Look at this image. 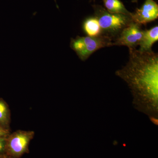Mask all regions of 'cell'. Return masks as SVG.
<instances>
[{"label": "cell", "instance_id": "obj_1", "mask_svg": "<svg viewBox=\"0 0 158 158\" xmlns=\"http://www.w3.org/2000/svg\"><path fill=\"white\" fill-rule=\"evenodd\" d=\"M129 51L128 62L115 74L129 87L135 109L158 125V54L136 48Z\"/></svg>", "mask_w": 158, "mask_h": 158}, {"label": "cell", "instance_id": "obj_2", "mask_svg": "<svg viewBox=\"0 0 158 158\" xmlns=\"http://www.w3.org/2000/svg\"><path fill=\"white\" fill-rule=\"evenodd\" d=\"M93 8L94 16L98 20L101 28L102 35L113 42L122 31L133 22L131 15L110 13L102 6L98 5H94Z\"/></svg>", "mask_w": 158, "mask_h": 158}, {"label": "cell", "instance_id": "obj_3", "mask_svg": "<svg viewBox=\"0 0 158 158\" xmlns=\"http://www.w3.org/2000/svg\"><path fill=\"white\" fill-rule=\"evenodd\" d=\"M34 132L18 130L6 138V155L9 158H19L28 151L29 144Z\"/></svg>", "mask_w": 158, "mask_h": 158}, {"label": "cell", "instance_id": "obj_4", "mask_svg": "<svg viewBox=\"0 0 158 158\" xmlns=\"http://www.w3.org/2000/svg\"><path fill=\"white\" fill-rule=\"evenodd\" d=\"M143 31L141 25L133 22L122 31L111 46H124L129 49L136 48L142 37Z\"/></svg>", "mask_w": 158, "mask_h": 158}, {"label": "cell", "instance_id": "obj_5", "mask_svg": "<svg viewBox=\"0 0 158 158\" xmlns=\"http://www.w3.org/2000/svg\"><path fill=\"white\" fill-rule=\"evenodd\" d=\"M134 22L142 26L154 21L158 17V5L154 0H145L140 8L131 14Z\"/></svg>", "mask_w": 158, "mask_h": 158}, {"label": "cell", "instance_id": "obj_6", "mask_svg": "<svg viewBox=\"0 0 158 158\" xmlns=\"http://www.w3.org/2000/svg\"><path fill=\"white\" fill-rule=\"evenodd\" d=\"M88 56L100 49L112 46L113 41L108 37L102 35L99 37H82Z\"/></svg>", "mask_w": 158, "mask_h": 158}, {"label": "cell", "instance_id": "obj_7", "mask_svg": "<svg viewBox=\"0 0 158 158\" xmlns=\"http://www.w3.org/2000/svg\"><path fill=\"white\" fill-rule=\"evenodd\" d=\"M158 40V26L149 30H143L142 37L138 45L140 47L138 50L144 52L152 51V46Z\"/></svg>", "mask_w": 158, "mask_h": 158}, {"label": "cell", "instance_id": "obj_8", "mask_svg": "<svg viewBox=\"0 0 158 158\" xmlns=\"http://www.w3.org/2000/svg\"><path fill=\"white\" fill-rule=\"evenodd\" d=\"M82 28L88 37H97L102 35L98 20L94 16L86 19L83 22Z\"/></svg>", "mask_w": 158, "mask_h": 158}, {"label": "cell", "instance_id": "obj_9", "mask_svg": "<svg viewBox=\"0 0 158 158\" xmlns=\"http://www.w3.org/2000/svg\"><path fill=\"white\" fill-rule=\"evenodd\" d=\"M70 47L82 61H85L89 58L82 37L77 36L75 38H71Z\"/></svg>", "mask_w": 158, "mask_h": 158}, {"label": "cell", "instance_id": "obj_10", "mask_svg": "<svg viewBox=\"0 0 158 158\" xmlns=\"http://www.w3.org/2000/svg\"><path fill=\"white\" fill-rule=\"evenodd\" d=\"M105 9L110 13L131 15L120 0H102Z\"/></svg>", "mask_w": 158, "mask_h": 158}, {"label": "cell", "instance_id": "obj_11", "mask_svg": "<svg viewBox=\"0 0 158 158\" xmlns=\"http://www.w3.org/2000/svg\"><path fill=\"white\" fill-rule=\"evenodd\" d=\"M9 109L4 102L0 100V124L5 126L9 123Z\"/></svg>", "mask_w": 158, "mask_h": 158}, {"label": "cell", "instance_id": "obj_12", "mask_svg": "<svg viewBox=\"0 0 158 158\" xmlns=\"http://www.w3.org/2000/svg\"><path fill=\"white\" fill-rule=\"evenodd\" d=\"M6 137H0V155L6 154Z\"/></svg>", "mask_w": 158, "mask_h": 158}, {"label": "cell", "instance_id": "obj_13", "mask_svg": "<svg viewBox=\"0 0 158 158\" xmlns=\"http://www.w3.org/2000/svg\"><path fill=\"white\" fill-rule=\"evenodd\" d=\"M9 135V130L0 124V137H7Z\"/></svg>", "mask_w": 158, "mask_h": 158}, {"label": "cell", "instance_id": "obj_14", "mask_svg": "<svg viewBox=\"0 0 158 158\" xmlns=\"http://www.w3.org/2000/svg\"><path fill=\"white\" fill-rule=\"evenodd\" d=\"M0 158H9L6 154L0 155Z\"/></svg>", "mask_w": 158, "mask_h": 158}, {"label": "cell", "instance_id": "obj_15", "mask_svg": "<svg viewBox=\"0 0 158 158\" xmlns=\"http://www.w3.org/2000/svg\"><path fill=\"white\" fill-rule=\"evenodd\" d=\"M138 0H132V3H137L138 2Z\"/></svg>", "mask_w": 158, "mask_h": 158}, {"label": "cell", "instance_id": "obj_16", "mask_svg": "<svg viewBox=\"0 0 158 158\" xmlns=\"http://www.w3.org/2000/svg\"><path fill=\"white\" fill-rule=\"evenodd\" d=\"M54 1H55V2H56V0H54Z\"/></svg>", "mask_w": 158, "mask_h": 158}]
</instances>
